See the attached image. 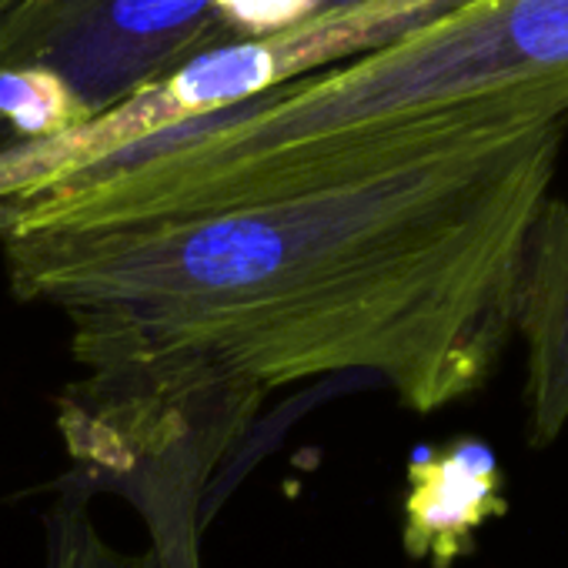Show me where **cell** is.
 Masks as SVG:
<instances>
[{
    "instance_id": "cell-6",
    "label": "cell",
    "mask_w": 568,
    "mask_h": 568,
    "mask_svg": "<svg viewBox=\"0 0 568 568\" xmlns=\"http://www.w3.org/2000/svg\"><path fill=\"white\" fill-rule=\"evenodd\" d=\"M505 511V475L478 438L422 448L408 462L402 545L415 561L452 568L475 548L485 521Z\"/></svg>"
},
{
    "instance_id": "cell-11",
    "label": "cell",
    "mask_w": 568,
    "mask_h": 568,
    "mask_svg": "<svg viewBox=\"0 0 568 568\" xmlns=\"http://www.w3.org/2000/svg\"><path fill=\"white\" fill-rule=\"evenodd\" d=\"M24 4V0H0V21H4L14 8H21Z\"/></svg>"
},
{
    "instance_id": "cell-2",
    "label": "cell",
    "mask_w": 568,
    "mask_h": 568,
    "mask_svg": "<svg viewBox=\"0 0 568 568\" xmlns=\"http://www.w3.org/2000/svg\"><path fill=\"white\" fill-rule=\"evenodd\" d=\"M568 118V0H468L388 48L148 141L118 171L141 217L305 184L422 131Z\"/></svg>"
},
{
    "instance_id": "cell-8",
    "label": "cell",
    "mask_w": 568,
    "mask_h": 568,
    "mask_svg": "<svg viewBox=\"0 0 568 568\" xmlns=\"http://www.w3.org/2000/svg\"><path fill=\"white\" fill-rule=\"evenodd\" d=\"M91 488L78 478L61 491V498L48 508V561L44 568H164L154 548L124 551L101 538L91 508Z\"/></svg>"
},
{
    "instance_id": "cell-3",
    "label": "cell",
    "mask_w": 568,
    "mask_h": 568,
    "mask_svg": "<svg viewBox=\"0 0 568 568\" xmlns=\"http://www.w3.org/2000/svg\"><path fill=\"white\" fill-rule=\"evenodd\" d=\"M468 0H362L257 41L204 51L64 138L0 154V204L34 197L154 138L234 111L435 24Z\"/></svg>"
},
{
    "instance_id": "cell-1",
    "label": "cell",
    "mask_w": 568,
    "mask_h": 568,
    "mask_svg": "<svg viewBox=\"0 0 568 568\" xmlns=\"http://www.w3.org/2000/svg\"><path fill=\"white\" fill-rule=\"evenodd\" d=\"M565 134L568 118L435 131L224 207L0 231L11 295L71 325L74 478L204 475L271 392L308 378L372 375L415 415L478 395L515 338Z\"/></svg>"
},
{
    "instance_id": "cell-10",
    "label": "cell",
    "mask_w": 568,
    "mask_h": 568,
    "mask_svg": "<svg viewBox=\"0 0 568 568\" xmlns=\"http://www.w3.org/2000/svg\"><path fill=\"white\" fill-rule=\"evenodd\" d=\"M362 4V0H318V11H338V8H352Z\"/></svg>"
},
{
    "instance_id": "cell-5",
    "label": "cell",
    "mask_w": 568,
    "mask_h": 568,
    "mask_svg": "<svg viewBox=\"0 0 568 568\" xmlns=\"http://www.w3.org/2000/svg\"><path fill=\"white\" fill-rule=\"evenodd\" d=\"M515 338L525 345V438L548 448L568 425V197H545L521 251Z\"/></svg>"
},
{
    "instance_id": "cell-4",
    "label": "cell",
    "mask_w": 568,
    "mask_h": 568,
    "mask_svg": "<svg viewBox=\"0 0 568 568\" xmlns=\"http://www.w3.org/2000/svg\"><path fill=\"white\" fill-rule=\"evenodd\" d=\"M214 48V0H24L0 21V68L58 74L91 118Z\"/></svg>"
},
{
    "instance_id": "cell-7",
    "label": "cell",
    "mask_w": 568,
    "mask_h": 568,
    "mask_svg": "<svg viewBox=\"0 0 568 568\" xmlns=\"http://www.w3.org/2000/svg\"><path fill=\"white\" fill-rule=\"evenodd\" d=\"M88 121V108L58 74L0 68V154L64 138Z\"/></svg>"
},
{
    "instance_id": "cell-9",
    "label": "cell",
    "mask_w": 568,
    "mask_h": 568,
    "mask_svg": "<svg viewBox=\"0 0 568 568\" xmlns=\"http://www.w3.org/2000/svg\"><path fill=\"white\" fill-rule=\"evenodd\" d=\"M318 0H214V21L224 44L257 41L312 21Z\"/></svg>"
}]
</instances>
